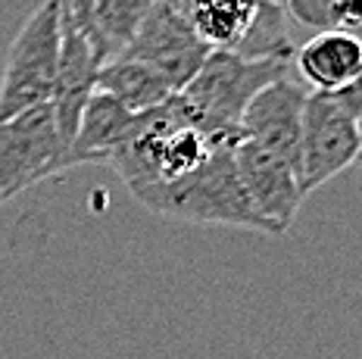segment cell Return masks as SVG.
I'll return each instance as SVG.
<instances>
[{"label": "cell", "instance_id": "7a4b0ae2", "mask_svg": "<svg viewBox=\"0 0 362 359\" xmlns=\"http://www.w3.org/2000/svg\"><path fill=\"white\" fill-rule=\"evenodd\" d=\"M134 200L165 219L197 222V225H228L278 237L275 228L256 213L244 184H240V175L235 169V147H218L206 156L203 166L169 184L138 194Z\"/></svg>", "mask_w": 362, "mask_h": 359}, {"label": "cell", "instance_id": "44dd1931", "mask_svg": "<svg viewBox=\"0 0 362 359\" xmlns=\"http://www.w3.org/2000/svg\"><path fill=\"white\" fill-rule=\"evenodd\" d=\"M356 166L362 169V119H359V153H356Z\"/></svg>", "mask_w": 362, "mask_h": 359}, {"label": "cell", "instance_id": "7c38bea8", "mask_svg": "<svg viewBox=\"0 0 362 359\" xmlns=\"http://www.w3.org/2000/svg\"><path fill=\"white\" fill-rule=\"evenodd\" d=\"M134 119H138V113L122 107L116 97L94 91L78 119V129H75L69 147V169L85 166V163H107L122 147Z\"/></svg>", "mask_w": 362, "mask_h": 359}, {"label": "cell", "instance_id": "8992f818", "mask_svg": "<svg viewBox=\"0 0 362 359\" xmlns=\"http://www.w3.org/2000/svg\"><path fill=\"white\" fill-rule=\"evenodd\" d=\"M359 153V122L346 116L328 94L313 91L303 107V131H300L297 178L303 197L319 191L344 169L356 166Z\"/></svg>", "mask_w": 362, "mask_h": 359}, {"label": "cell", "instance_id": "277c9868", "mask_svg": "<svg viewBox=\"0 0 362 359\" xmlns=\"http://www.w3.org/2000/svg\"><path fill=\"white\" fill-rule=\"evenodd\" d=\"M63 50V22L57 0H44L22 22L0 76V122L50 100Z\"/></svg>", "mask_w": 362, "mask_h": 359}, {"label": "cell", "instance_id": "ffe728a7", "mask_svg": "<svg viewBox=\"0 0 362 359\" xmlns=\"http://www.w3.org/2000/svg\"><path fill=\"white\" fill-rule=\"evenodd\" d=\"M156 4H163L165 10H172V13H178V16H185V19H187L197 0H156Z\"/></svg>", "mask_w": 362, "mask_h": 359}, {"label": "cell", "instance_id": "ba28073f", "mask_svg": "<svg viewBox=\"0 0 362 359\" xmlns=\"http://www.w3.org/2000/svg\"><path fill=\"white\" fill-rule=\"evenodd\" d=\"M235 169L256 213L275 228L278 237L288 235L303 204L297 169L281 156L262 151L253 141H240L235 147Z\"/></svg>", "mask_w": 362, "mask_h": 359}, {"label": "cell", "instance_id": "9a60e30c", "mask_svg": "<svg viewBox=\"0 0 362 359\" xmlns=\"http://www.w3.org/2000/svg\"><path fill=\"white\" fill-rule=\"evenodd\" d=\"M231 54L244 59H272V63H291L293 57V38L288 25V10L278 6L275 0H256L253 19L247 25Z\"/></svg>", "mask_w": 362, "mask_h": 359}, {"label": "cell", "instance_id": "4fadbf2b", "mask_svg": "<svg viewBox=\"0 0 362 359\" xmlns=\"http://www.w3.org/2000/svg\"><path fill=\"white\" fill-rule=\"evenodd\" d=\"M150 6H153V0H97L85 28V38L94 50L97 63L107 66L125 54L138 28L144 25Z\"/></svg>", "mask_w": 362, "mask_h": 359}, {"label": "cell", "instance_id": "5bb4252c", "mask_svg": "<svg viewBox=\"0 0 362 359\" xmlns=\"http://www.w3.org/2000/svg\"><path fill=\"white\" fill-rule=\"evenodd\" d=\"M97 91L116 97L132 113L156 110L175 94L160 72L150 69L141 59H132V57H119V59H112V63L100 66V72H97Z\"/></svg>", "mask_w": 362, "mask_h": 359}, {"label": "cell", "instance_id": "8fae6325", "mask_svg": "<svg viewBox=\"0 0 362 359\" xmlns=\"http://www.w3.org/2000/svg\"><path fill=\"white\" fill-rule=\"evenodd\" d=\"M297 72L313 91L331 94L362 72V38L353 32H315L297 50Z\"/></svg>", "mask_w": 362, "mask_h": 359}, {"label": "cell", "instance_id": "30bf717a", "mask_svg": "<svg viewBox=\"0 0 362 359\" xmlns=\"http://www.w3.org/2000/svg\"><path fill=\"white\" fill-rule=\"evenodd\" d=\"M97 63L94 50L81 32L63 28V50H59V69L54 81V94H50V110H54V122L59 131V141L66 147V163H69V147L78 129V119L85 113L88 100L97 91Z\"/></svg>", "mask_w": 362, "mask_h": 359}, {"label": "cell", "instance_id": "6da1fadb", "mask_svg": "<svg viewBox=\"0 0 362 359\" xmlns=\"http://www.w3.org/2000/svg\"><path fill=\"white\" fill-rule=\"evenodd\" d=\"M222 144L191 119L181 94L175 91L163 107L138 113L122 147L107 163L125 182L132 197H138L203 166L206 156Z\"/></svg>", "mask_w": 362, "mask_h": 359}, {"label": "cell", "instance_id": "5b68a950", "mask_svg": "<svg viewBox=\"0 0 362 359\" xmlns=\"http://www.w3.org/2000/svg\"><path fill=\"white\" fill-rule=\"evenodd\" d=\"M69 169L50 103L0 122V206Z\"/></svg>", "mask_w": 362, "mask_h": 359}, {"label": "cell", "instance_id": "9c48e42d", "mask_svg": "<svg viewBox=\"0 0 362 359\" xmlns=\"http://www.w3.org/2000/svg\"><path fill=\"white\" fill-rule=\"evenodd\" d=\"M309 91L284 76L266 85L259 94L247 103L240 116V131L244 141H253L262 151L288 160L297 169L300 153V131H303V107Z\"/></svg>", "mask_w": 362, "mask_h": 359}, {"label": "cell", "instance_id": "e0dca14e", "mask_svg": "<svg viewBox=\"0 0 362 359\" xmlns=\"http://www.w3.org/2000/svg\"><path fill=\"white\" fill-rule=\"evenodd\" d=\"M337 0H288V13L313 32H334Z\"/></svg>", "mask_w": 362, "mask_h": 359}, {"label": "cell", "instance_id": "2e32d148", "mask_svg": "<svg viewBox=\"0 0 362 359\" xmlns=\"http://www.w3.org/2000/svg\"><path fill=\"white\" fill-rule=\"evenodd\" d=\"M253 10L256 0H197L187 22L209 50H231L244 38Z\"/></svg>", "mask_w": 362, "mask_h": 359}, {"label": "cell", "instance_id": "d6986e66", "mask_svg": "<svg viewBox=\"0 0 362 359\" xmlns=\"http://www.w3.org/2000/svg\"><path fill=\"white\" fill-rule=\"evenodd\" d=\"M328 97L337 103V107L344 110L346 116H353V119H356V122H359V119H362V72H359V76L353 78V81H346L344 88H337V91H331Z\"/></svg>", "mask_w": 362, "mask_h": 359}, {"label": "cell", "instance_id": "3957f363", "mask_svg": "<svg viewBox=\"0 0 362 359\" xmlns=\"http://www.w3.org/2000/svg\"><path fill=\"white\" fill-rule=\"evenodd\" d=\"M288 76V63L244 59L231 50H209L197 76L181 88L191 119L222 147H238L244 141L240 116L247 103L275 78Z\"/></svg>", "mask_w": 362, "mask_h": 359}, {"label": "cell", "instance_id": "ac0fdd59", "mask_svg": "<svg viewBox=\"0 0 362 359\" xmlns=\"http://www.w3.org/2000/svg\"><path fill=\"white\" fill-rule=\"evenodd\" d=\"M94 4H97V0H57V10H59V22H63V28H72V32L85 35Z\"/></svg>", "mask_w": 362, "mask_h": 359}, {"label": "cell", "instance_id": "52a82bcc", "mask_svg": "<svg viewBox=\"0 0 362 359\" xmlns=\"http://www.w3.org/2000/svg\"><path fill=\"white\" fill-rule=\"evenodd\" d=\"M122 57L147 63L150 69H156L169 81L172 91H181L187 81L197 76L203 59L209 57V47L197 38V32L185 16L165 10L163 4L153 0L144 25L138 28V35H134V41L128 44Z\"/></svg>", "mask_w": 362, "mask_h": 359}]
</instances>
